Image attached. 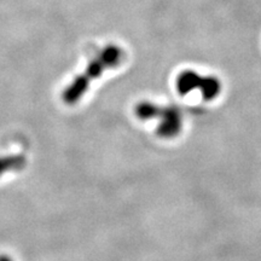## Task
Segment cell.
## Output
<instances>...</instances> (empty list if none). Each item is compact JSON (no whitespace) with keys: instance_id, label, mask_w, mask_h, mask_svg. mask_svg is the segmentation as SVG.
<instances>
[{"instance_id":"cell-1","label":"cell","mask_w":261,"mask_h":261,"mask_svg":"<svg viewBox=\"0 0 261 261\" xmlns=\"http://www.w3.org/2000/svg\"><path fill=\"white\" fill-rule=\"evenodd\" d=\"M123 58V52L121 47L117 45H107L102 51L98 54V56L93 58L87 65L86 70L83 74L77 75L71 83L65 87V90L62 93V99L65 104H73L77 103L84 94L87 92L91 83L93 80L98 79L104 71L109 68L117 67L121 63Z\"/></svg>"},{"instance_id":"cell-2","label":"cell","mask_w":261,"mask_h":261,"mask_svg":"<svg viewBox=\"0 0 261 261\" xmlns=\"http://www.w3.org/2000/svg\"><path fill=\"white\" fill-rule=\"evenodd\" d=\"M159 119L160 123L156 132L160 137H162V138H173V137L178 136L180 133L182 128V119L178 108H162Z\"/></svg>"},{"instance_id":"cell-3","label":"cell","mask_w":261,"mask_h":261,"mask_svg":"<svg viewBox=\"0 0 261 261\" xmlns=\"http://www.w3.org/2000/svg\"><path fill=\"white\" fill-rule=\"evenodd\" d=\"M202 75L195 70H184L177 77V91L180 96H187L194 90H198Z\"/></svg>"},{"instance_id":"cell-4","label":"cell","mask_w":261,"mask_h":261,"mask_svg":"<svg viewBox=\"0 0 261 261\" xmlns=\"http://www.w3.org/2000/svg\"><path fill=\"white\" fill-rule=\"evenodd\" d=\"M198 90L201 91L204 100H213L221 92V83L213 75H202Z\"/></svg>"},{"instance_id":"cell-5","label":"cell","mask_w":261,"mask_h":261,"mask_svg":"<svg viewBox=\"0 0 261 261\" xmlns=\"http://www.w3.org/2000/svg\"><path fill=\"white\" fill-rule=\"evenodd\" d=\"M161 109L162 107L158 106V104L144 100V102H140L136 106V115L143 121H149V120L159 119Z\"/></svg>"},{"instance_id":"cell-6","label":"cell","mask_w":261,"mask_h":261,"mask_svg":"<svg viewBox=\"0 0 261 261\" xmlns=\"http://www.w3.org/2000/svg\"><path fill=\"white\" fill-rule=\"evenodd\" d=\"M27 160L23 155H14V156H3L0 158V177L6 172L18 171L25 167Z\"/></svg>"},{"instance_id":"cell-7","label":"cell","mask_w":261,"mask_h":261,"mask_svg":"<svg viewBox=\"0 0 261 261\" xmlns=\"http://www.w3.org/2000/svg\"><path fill=\"white\" fill-rule=\"evenodd\" d=\"M0 261H14V260H12L9 255H6V254H0Z\"/></svg>"}]
</instances>
